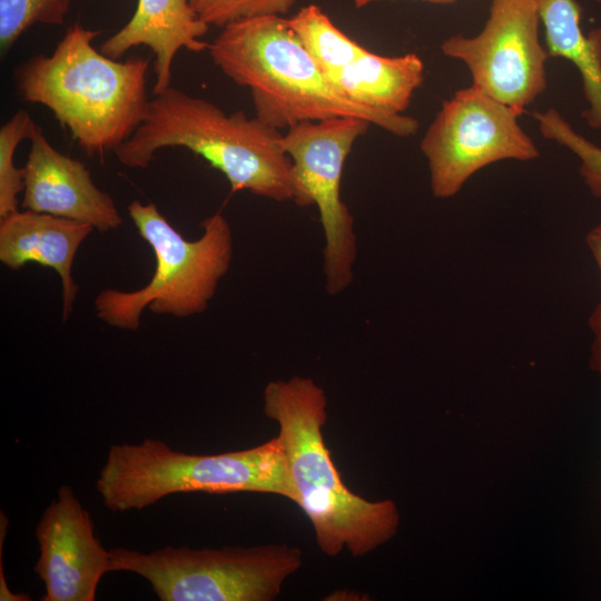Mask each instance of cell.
<instances>
[{
    "mask_svg": "<svg viewBox=\"0 0 601 601\" xmlns=\"http://www.w3.org/2000/svg\"><path fill=\"white\" fill-rule=\"evenodd\" d=\"M327 404L325 391L309 377L274 380L263 391V410L278 426L296 505L317 546L328 556L347 550L359 558L396 534L400 513L392 500L370 501L345 485L324 440Z\"/></svg>",
    "mask_w": 601,
    "mask_h": 601,
    "instance_id": "obj_1",
    "label": "cell"
},
{
    "mask_svg": "<svg viewBox=\"0 0 601 601\" xmlns=\"http://www.w3.org/2000/svg\"><path fill=\"white\" fill-rule=\"evenodd\" d=\"M282 135L256 116L242 110L227 115L213 102L170 86L149 100L139 127L114 152L124 166L141 169L162 148H186L219 170L231 191L311 206L280 146Z\"/></svg>",
    "mask_w": 601,
    "mask_h": 601,
    "instance_id": "obj_2",
    "label": "cell"
},
{
    "mask_svg": "<svg viewBox=\"0 0 601 601\" xmlns=\"http://www.w3.org/2000/svg\"><path fill=\"white\" fill-rule=\"evenodd\" d=\"M207 50L226 77L250 90L256 117L279 131L303 121L341 116L366 119L400 137L418 129L413 117L383 114L346 97L284 17L263 16L229 23Z\"/></svg>",
    "mask_w": 601,
    "mask_h": 601,
    "instance_id": "obj_3",
    "label": "cell"
},
{
    "mask_svg": "<svg viewBox=\"0 0 601 601\" xmlns=\"http://www.w3.org/2000/svg\"><path fill=\"white\" fill-rule=\"evenodd\" d=\"M99 33L72 24L51 55L22 62L14 80L24 101L46 106L87 156L102 158L145 117L149 59L105 56L91 45Z\"/></svg>",
    "mask_w": 601,
    "mask_h": 601,
    "instance_id": "obj_4",
    "label": "cell"
},
{
    "mask_svg": "<svg viewBox=\"0 0 601 601\" xmlns=\"http://www.w3.org/2000/svg\"><path fill=\"white\" fill-rule=\"evenodd\" d=\"M111 512L142 510L178 493H267L295 504L286 455L278 436L257 446L218 454H190L164 441L109 446L96 481Z\"/></svg>",
    "mask_w": 601,
    "mask_h": 601,
    "instance_id": "obj_5",
    "label": "cell"
},
{
    "mask_svg": "<svg viewBox=\"0 0 601 601\" xmlns=\"http://www.w3.org/2000/svg\"><path fill=\"white\" fill-rule=\"evenodd\" d=\"M127 209L154 252L156 268L139 289L101 290L93 300L96 316L111 327L136 331L146 308L179 318L204 313L233 258V231L226 217L220 211L207 217L201 236L188 240L155 204L132 200Z\"/></svg>",
    "mask_w": 601,
    "mask_h": 601,
    "instance_id": "obj_6",
    "label": "cell"
},
{
    "mask_svg": "<svg viewBox=\"0 0 601 601\" xmlns=\"http://www.w3.org/2000/svg\"><path fill=\"white\" fill-rule=\"evenodd\" d=\"M109 551L112 571L140 575L161 601H273L303 564L287 544Z\"/></svg>",
    "mask_w": 601,
    "mask_h": 601,
    "instance_id": "obj_7",
    "label": "cell"
},
{
    "mask_svg": "<svg viewBox=\"0 0 601 601\" xmlns=\"http://www.w3.org/2000/svg\"><path fill=\"white\" fill-rule=\"evenodd\" d=\"M518 117L473 85L445 100L420 145L433 196H455L471 176L493 162L538 158L539 149Z\"/></svg>",
    "mask_w": 601,
    "mask_h": 601,
    "instance_id": "obj_8",
    "label": "cell"
},
{
    "mask_svg": "<svg viewBox=\"0 0 601 601\" xmlns=\"http://www.w3.org/2000/svg\"><path fill=\"white\" fill-rule=\"evenodd\" d=\"M370 121L341 116L303 121L280 137L297 178L312 205H316L324 231V277L329 295L344 292L353 282L357 255L354 217L341 197L345 161Z\"/></svg>",
    "mask_w": 601,
    "mask_h": 601,
    "instance_id": "obj_9",
    "label": "cell"
},
{
    "mask_svg": "<svg viewBox=\"0 0 601 601\" xmlns=\"http://www.w3.org/2000/svg\"><path fill=\"white\" fill-rule=\"evenodd\" d=\"M540 24L535 0H491L482 31L452 36L441 50L465 63L473 86L520 116L546 89L550 56L540 41Z\"/></svg>",
    "mask_w": 601,
    "mask_h": 601,
    "instance_id": "obj_10",
    "label": "cell"
},
{
    "mask_svg": "<svg viewBox=\"0 0 601 601\" xmlns=\"http://www.w3.org/2000/svg\"><path fill=\"white\" fill-rule=\"evenodd\" d=\"M35 573L45 584L41 601H95L111 572L110 551L95 533L90 513L69 485H61L36 526Z\"/></svg>",
    "mask_w": 601,
    "mask_h": 601,
    "instance_id": "obj_11",
    "label": "cell"
},
{
    "mask_svg": "<svg viewBox=\"0 0 601 601\" xmlns=\"http://www.w3.org/2000/svg\"><path fill=\"white\" fill-rule=\"evenodd\" d=\"M22 208L109 231L122 224L114 199L97 187L80 160L57 150L37 126L23 167Z\"/></svg>",
    "mask_w": 601,
    "mask_h": 601,
    "instance_id": "obj_12",
    "label": "cell"
},
{
    "mask_svg": "<svg viewBox=\"0 0 601 601\" xmlns=\"http://www.w3.org/2000/svg\"><path fill=\"white\" fill-rule=\"evenodd\" d=\"M95 228L86 223L28 209L0 221V262L12 270L36 263L52 268L62 285V319L72 312L79 288L72 264L81 243Z\"/></svg>",
    "mask_w": 601,
    "mask_h": 601,
    "instance_id": "obj_13",
    "label": "cell"
},
{
    "mask_svg": "<svg viewBox=\"0 0 601 601\" xmlns=\"http://www.w3.org/2000/svg\"><path fill=\"white\" fill-rule=\"evenodd\" d=\"M208 28L189 0H138L131 19L101 43L100 51L118 60L136 46H148L155 55L156 96L171 86L173 62L180 49H208L209 43L200 40Z\"/></svg>",
    "mask_w": 601,
    "mask_h": 601,
    "instance_id": "obj_14",
    "label": "cell"
},
{
    "mask_svg": "<svg viewBox=\"0 0 601 601\" xmlns=\"http://www.w3.org/2000/svg\"><path fill=\"white\" fill-rule=\"evenodd\" d=\"M353 101L387 115H403L424 80L416 53L385 57L367 49L329 78Z\"/></svg>",
    "mask_w": 601,
    "mask_h": 601,
    "instance_id": "obj_15",
    "label": "cell"
},
{
    "mask_svg": "<svg viewBox=\"0 0 601 601\" xmlns=\"http://www.w3.org/2000/svg\"><path fill=\"white\" fill-rule=\"evenodd\" d=\"M535 2L549 56L564 58L575 66L589 104L582 111V117L591 128L601 129V28L593 29L588 35L582 31L581 10L575 0Z\"/></svg>",
    "mask_w": 601,
    "mask_h": 601,
    "instance_id": "obj_16",
    "label": "cell"
},
{
    "mask_svg": "<svg viewBox=\"0 0 601 601\" xmlns=\"http://www.w3.org/2000/svg\"><path fill=\"white\" fill-rule=\"evenodd\" d=\"M286 22L306 51L331 78L357 59L363 46L337 28L317 4H307Z\"/></svg>",
    "mask_w": 601,
    "mask_h": 601,
    "instance_id": "obj_17",
    "label": "cell"
},
{
    "mask_svg": "<svg viewBox=\"0 0 601 601\" xmlns=\"http://www.w3.org/2000/svg\"><path fill=\"white\" fill-rule=\"evenodd\" d=\"M36 122L26 110H18L0 128V217L18 210V195L23 191V167L14 165L18 145L32 137Z\"/></svg>",
    "mask_w": 601,
    "mask_h": 601,
    "instance_id": "obj_18",
    "label": "cell"
},
{
    "mask_svg": "<svg viewBox=\"0 0 601 601\" xmlns=\"http://www.w3.org/2000/svg\"><path fill=\"white\" fill-rule=\"evenodd\" d=\"M540 132L564 146L580 159L579 173L591 194L601 199V147L594 145L565 120L555 109L534 112Z\"/></svg>",
    "mask_w": 601,
    "mask_h": 601,
    "instance_id": "obj_19",
    "label": "cell"
},
{
    "mask_svg": "<svg viewBox=\"0 0 601 601\" xmlns=\"http://www.w3.org/2000/svg\"><path fill=\"white\" fill-rule=\"evenodd\" d=\"M70 0H0V50L4 56L36 23L61 24Z\"/></svg>",
    "mask_w": 601,
    "mask_h": 601,
    "instance_id": "obj_20",
    "label": "cell"
},
{
    "mask_svg": "<svg viewBox=\"0 0 601 601\" xmlns=\"http://www.w3.org/2000/svg\"><path fill=\"white\" fill-rule=\"evenodd\" d=\"M297 0H189L201 20L208 26H225L263 16L286 14Z\"/></svg>",
    "mask_w": 601,
    "mask_h": 601,
    "instance_id": "obj_21",
    "label": "cell"
},
{
    "mask_svg": "<svg viewBox=\"0 0 601 601\" xmlns=\"http://www.w3.org/2000/svg\"><path fill=\"white\" fill-rule=\"evenodd\" d=\"M587 244L598 264L601 277V223L593 227L587 235ZM594 338H601V298L588 319Z\"/></svg>",
    "mask_w": 601,
    "mask_h": 601,
    "instance_id": "obj_22",
    "label": "cell"
},
{
    "mask_svg": "<svg viewBox=\"0 0 601 601\" xmlns=\"http://www.w3.org/2000/svg\"><path fill=\"white\" fill-rule=\"evenodd\" d=\"M0 600L1 601H30L31 597L27 593H16L10 590L4 577L2 565V551H0Z\"/></svg>",
    "mask_w": 601,
    "mask_h": 601,
    "instance_id": "obj_23",
    "label": "cell"
},
{
    "mask_svg": "<svg viewBox=\"0 0 601 601\" xmlns=\"http://www.w3.org/2000/svg\"><path fill=\"white\" fill-rule=\"evenodd\" d=\"M590 367L597 372L601 378V338H594L592 343Z\"/></svg>",
    "mask_w": 601,
    "mask_h": 601,
    "instance_id": "obj_24",
    "label": "cell"
},
{
    "mask_svg": "<svg viewBox=\"0 0 601 601\" xmlns=\"http://www.w3.org/2000/svg\"><path fill=\"white\" fill-rule=\"evenodd\" d=\"M352 1L356 8H363L365 6H368L371 3H374L381 0H352ZM420 1L439 3V4H449V3L455 2L456 0H420Z\"/></svg>",
    "mask_w": 601,
    "mask_h": 601,
    "instance_id": "obj_25",
    "label": "cell"
}]
</instances>
